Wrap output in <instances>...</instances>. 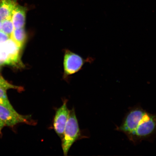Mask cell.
I'll return each instance as SVG.
<instances>
[{
	"label": "cell",
	"mask_w": 156,
	"mask_h": 156,
	"mask_svg": "<svg viewBox=\"0 0 156 156\" xmlns=\"http://www.w3.org/2000/svg\"><path fill=\"white\" fill-rule=\"evenodd\" d=\"M81 135L75 111L73 108L70 110L69 118L62 139V147L64 155H67L72 146L79 139Z\"/></svg>",
	"instance_id": "cell-2"
},
{
	"label": "cell",
	"mask_w": 156,
	"mask_h": 156,
	"mask_svg": "<svg viewBox=\"0 0 156 156\" xmlns=\"http://www.w3.org/2000/svg\"><path fill=\"white\" fill-rule=\"evenodd\" d=\"M1 22V30L10 37L15 29L11 18L5 19Z\"/></svg>",
	"instance_id": "cell-10"
},
{
	"label": "cell",
	"mask_w": 156,
	"mask_h": 156,
	"mask_svg": "<svg viewBox=\"0 0 156 156\" xmlns=\"http://www.w3.org/2000/svg\"><path fill=\"white\" fill-rule=\"evenodd\" d=\"M0 119L5 126H13L19 123H25L34 125L35 122L30 115H23L15 110H12L0 105Z\"/></svg>",
	"instance_id": "cell-4"
},
{
	"label": "cell",
	"mask_w": 156,
	"mask_h": 156,
	"mask_svg": "<svg viewBox=\"0 0 156 156\" xmlns=\"http://www.w3.org/2000/svg\"><path fill=\"white\" fill-rule=\"evenodd\" d=\"M67 100L56 110L53 121V128L61 139L63 137L64 129L69 118L70 110L67 106Z\"/></svg>",
	"instance_id": "cell-6"
},
{
	"label": "cell",
	"mask_w": 156,
	"mask_h": 156,
	"mask_svg": "<svg viewBox=\"0 0 156 156\" xmlns=\"http://www.w3.org/2000/svg\"><path fill=\"white\" fill-rule=\"evenodd\" d=\"M84 63V60L80 56L66 50L64 58V78L77 73L82 67Z\"/></svg>",
	"instance_id": "cell-5"
},
{
	"label": "cell",
	"mask_w": 156,
	"mask_h": 156,
	"mask_svg": "<svg viewBox=\"0 0 156 156\" xmlns=\"http://www.w3.org/2000/svg\"><path fill=\"white\" fill-rule=\"evenodd\" d=\"M116 130L135 145L151 139L156 134V114L148 112L139 106L134 107L126 113Z\"/></svg>",
	"instance_id": "cell-1"
},
{
	"label": "cell",
	"mask_w": 156,
	"mask_h": 156,
	"mask_svg": "<svg viewBox=\"0 0 156 156\" xmlns=\"http://www.w3.org/2000/svg\"><path fill=\"white\" fill-rule=\"evenodd\" d=\"M5 126L4 123L0 119V134L2 133V130L4 127Z\"/></svg>",
	"instance_id": "cell-14"
},
{
	"label": "cell",
	"mask_w": 156,
	"mask_h": 156,
	"mask_svg": "<svg viewBox=\"0 0 156 156\" xmlns=\"http://www.w3.org/2000/svg\"><path fill=\"white\" fill-rule=\"evenodd\" d=\"M0 105L7 107L12 110H15L8 98L6 90L0 88Z\"/></svg>",
	"instance_id": "cell-11"
},
{
	"label": "cell",
	"mask_w": 156,
	"mask_h": 156,
	"mask_svg": "<svg viewBox=\"0 0 156 156\" xmlns=\"http://www.w3.org/2000/svg\"></svg>",
	"instance_id": "cell-16"
},
{
	"label": "cell",
	"mask_w": 156,
	"mask_h": 156,
	"mask_svg": "<svg viewBox=\"0 0 156 156\" xmlns=\"http://www.w3.org/2000/svg\"><path fill=\"white\" fill-rule=\"evenodd\" d=\"M21 49L10 38L0 46V65H6L19 68H24L21 60Z\"/></svg>",
	"instance_id": "cell-3"
},
{
	"label": "cell",
	"mask_w": 156,
	"mask_h": 156,
	"mask_svg": "<svg viewBox=\"0 0 156 156\" xmlns=\"http://www.w3.org/2000/svg\"><path fill=\"white\" fill-rule=\"evenodd\" d=\"M28 8L26 7L17 5L13 10L11 20L15 29L24 28Z\"/></svg>",
	"instance_id": "cell-7"
},
{
	"label": "cell",
	"mask_w": 156,
	"mask_h": 156,
	"mask_svg": "<svg viewBox=\"0 0 156 156\" xmlns=\"http://www.w3.org/2000/svg\"><path fill=\"white\" fill-rule=\"evenodd\" d=\"M18 4L17 0H0V21L11 18L13 12Z\"/></svg>",
	"instance_id": "cell-8"
},
{
	"label": "cell",
	"mask_w": 156,
	"mask_h": 156,
	"mask_svg": "<svg viewBox=\"0 0 156 156\" xmlns=\"http://www.w3.org/2000/svg\"><path fill=\"white\" fill-rule=\"evenodd\" d=\"M20 48L22 49L26 42L27 34L24 28L15 29L10 37Z\"/></svg>",
	"instance_id": "cell-9"
},
{
	"label": "cell",
	"mask_w": 156,
	"mask_h": 156,
	"mask_svg": "<svg viewBox=\"0 0 156 156\" xmlns=\"http://www.w3.org/2000/svg\"><path fill=\"white\" fill-rule=\"evenodd\" d=\"M1 25H2V22H1V21H0V31L1 30Z\"/></svg>",
	"instance_id": "cell-15"
},
{
	"label": "cell",
	"mask_w": 156,
	"mask_h": 156,
	"mask_svg": "<svg viewBox=\"0 0 156 156\" xmlns=\"http://www.w3.org/2000/svg\"><path fill=\"white\" fill-rule=\"evenodd\" d=\"M0 88L4 89L5 90L13 89L21 90L23 89V88L21 87L17 86L9 83L1 75H0Z\"/></svg>",
	"instance_id": "cell-12"
},
{
	"label": "cell",
	"mask_w": 156,
	"mask_h": 156,
	"mask_svg": "<svg viewBox=\"0 0 156 156\" xmlns=\"http://www.w3.org/2000/svg\"><path fill=\"white\" fill-rule=\"evenodd\" d=\"M10 38V37L7 34L0 31V46H1Z\"/></svg>",
	"instance_id": "cell-13"
}]
</instances>
